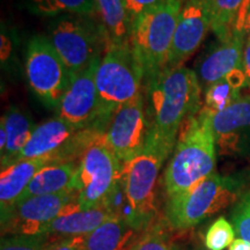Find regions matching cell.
<instances>
[{
    "label": "cell",
    "mask_w": 250,
    "mask_h": 250,
    "mask_svg": "<svg viewBox=\"0 0 250 250\" xmlns=\"http://www.w3.org/2000/svg\"><path fill=\"white\" fill-rule=\"evenodd\" d=\"M123 171L124 162L109 146L105 132L98 134L79 159L74 190L80 208H105Z\"/></svg>",
    "instance_id": "8992f818"
},
{
    "label": "cell",
    "mask_w": 250,
    "mask_h": 250,
    "mask_svg": "<svg viewBox=\"0 0 250 250\" xmlns=\"http://www.w3.org/2000/svg\"><path fill=\"white\" fill-rule=\"evenodd\" d=\"M242 68L245 71L247 80H248V86H250V37H248L243 48V57H242Z\"/></svg>",
    "instance_id": "836d02e7"
},
{
    "label": "cell",
    "mask_w": 250,
    "mask_h": 250,
    "mask_svg": "<svg viewBox=\"0 0 250 250\" xmlns=\"http://www.w3.org/2000/svg\"><path fill=\"white\" fill-rule=\"evenodd\" d=\"M167 223H155L139 234L129 250H182L168 232Z\"/></svg>",
    "instance_id": "d4e9b609"
},
{
    "label": "cell",
    "mask_w": 250,
    "mask_h": 250,
    "mask_svg": "<svg viewBox=\"0 0 250 250\" xmlns=\"http://www.w3.org/2000/svg\"><path fill=\"white\" fill-rule=\"evenodd\" d=\"M5 126L7 143L5 151L0 153L1 170L17 162L19 155L29 142L35 126L26 112L17 107L9 108L0 122Z\"/></svg>",
    "instance_id": "ffe728a7"
},
{
    "label": "cell",
    "mask_w": 250,
    "mask_h": 250,
    "mask_svg": "<svg viewBox=\"0 0 250 250\" xmlns=\"http://www.w3.org/2000/svg\"><path fill=\"white\" fill-rule=\"evenodd\" d=\"M95 80L103 114L109 122L121 105L143 94L145 72L129 42L107 46L100 61Z\"/></svg>",
    "instance_id": "52a82bcc"
},
{
    "label": "cell",
    "mask_w": 250,
    "mask_h": 250,
    "mask_svg": "<svg viewBox=\"0 0 250 250\" xmlns=\"http://www.w3.org/2000/svg\"><path fill=\"white\" fill-rule=\"evenodd\" d=\"M54 162L59 161L52 156L24 159L1 170V176H0L1 219H4L12 211L35 175L45 166L54 164Z\"/></svg>",
    "instance_id": "e0dca14e"
},
{
    "label": "cell",
    "mask_w": 250,
    "mask_h": 250,
    "mask_svg": "<svg viewBox=\"0 0 250 250\" xmlns=\"http://www.w3.org/2000/svg\"><path fill=\"white\" fill-rule=\"evenodd\" d=\"M123 1L131 23L134 19L161 4L164 0H123Z\"/></svg>",
    "instance_id": "f546056e"
},
{
    "label": "cell",
    "mask_w": 250,
    "mask_h": 250,
    "mask_svg": "<svg viewBox=\"0 0 250 250\" xmlns=\"http://www.w3.org/2000/svg\"><path fill=\"white\" fill-rule=\"evenodd\" d=\"M193 250H208V249H204L203 247H197V248H195Z\"/></svg>",
    "instance_id": "8d00e7d4"
},
{
    "label": "cell",
    "mask_w": 250,
    "mask_h": 250,
    "mask_svg": "<svg viewBox=\"0 0 250 250\" xmlns=\"http://www.w3.org/2000/svg\"><path fill=\"white\" fill-rule=\"evenodd\" d=\"M245 35L246 31L235 29L229 39L219 43L199 61L196 73L201 86L208 88L235 68H242Z\"/></svg>",
    "instance_id": "2e32d148"
},
{
    "label": "cell",
    "mask_w": 250,
    "mask_h": 250,
    "mask_svg": "<svg viewBox=\"0 0 250 250\" xmlns=\"http://www.w3.org/2000/svg\"><path fill=\"white\" fill-rule=\"evenodd\" d=\"M249 12H250V0H245L241 9H240V13L237 15V19H236V22H235L236 30L245 31L246 21H247V18H248Z\"/></svg>",
    "instance_id": "d6a6232c"
},
{
    "label": "cell",
    "mask_w": 250,
    "mask_h": 250,
    "mask_svg": "<svg viewBox=\"0 0 250 250\" xmlns=\"http://www.w3.org/2000/svg\"><path fill=\"white\" fill-rule=\"evenodd\" d=\"M175 144L149 126L142 152L131 161L124 162L125 192L132 206L137 232L143 233L154 221L159 175Z\"/></svg>",
    "instance_id": "277c9868"
},
{
    "label": "cell",
    "mask_w": 250,
    "mask_h": 250,
    "mask_svg": "<svg viewBox=\"0 0 250 250\" xmlns=\"http://www.w3.org/2000/svg\"><path fill=\"white\" fill-rule=\"evenodd\" d=\"M101 56L85 70L72 74L70 85L57 107V116L78 129L107 130L109 121L103 114L101 99L96 87V71Z\"/></svg>",
    "instance_id": "30bf717a"
},
{
    "label": "cell",
    "mask_w": 250,
    "mask_h": 250,
    "mask_svg": "<svg viewBox=\"0 0 250 250\" xmlns=\"http://www.w3.org/2000/svg\"><path fill=\"white\" fill-rule=\"evenodd\" d=\"M230 221L236 235L250 245V189L234 204Z\"/></svg>",
    "instance_id": "f1b7e54d"
},
{
    "label": "cell",
    "mask_w": 250,
    "mask_h": 250,
    "mask_svg": "<svg viewBox=\"0 0 250 250\" xmlns=\"http://www.w3.org/2000/svg\"><path fill=\"white\" fill-rule=\"evenodd\" d=\"M37 13L54 17L62 13L90 15L95 12V0H29Z\"/></svg>",
    "instance_id": "cb8c5ba5"
},
{
    "label": "cell",
    "mask_w": 250,
    "mask_h": 250,
    "mask_svg": "<svg viewBox=\"0 0 250 250\" xmlns=\"http://www.w3.org/2000/svg\"><path fill=\"white\" fill-rule=\"evenodd\" d=\"M101 132L104 131L78 129L62 118L56 116L35 127L17 162L42 156H52L59 162L79 161L89 144Z\"/></svg>",
    "instance_id": "9c48e42d"
},
{
    "label": "cell",
    "mask_w": 250,
    "mask_h": 250,
    "mask_svg": "<svg viewBox=\"0 0 250 250\" xmlns=\"http://www.w3.org/2000/svg\"><path fill=\"white\" fill-rule=\"evenodd\" d=\"M85 235L62 237L54 250H83Z\"/></svg>",
    "instance_id": "4dcf8cb0"
},
{
    "label": "cell",
    "mask_w": 250,
    "mask_h": 250,
    "mask_svg": "<svg viewBox=\"0 0 250 250\" xmlns=\"http://www.w3.org/2000/svg\"><path fill=\"white\" fill-rule=\"evenodd\" d=\"M74 199H78V192L68 190L56 195L31 197L19 203L1 219L2 236L46 234L62 208Z\"/></svg>",
    "instance_id": "7c38bea8"
},
{
    "label": "cell",
    "mask_w": 250,
    "mask_h": 250,
    "mask_svg": "<svg viewBox=\"0 0 250 250\" xmlns=\"http://www.w3.org/2000/svg\"><path fill=\"white\" fill-rule=\"evenodd\" d=\"M92 24L76 15L56 19L49 29V40L71 74L79 73L100 57V36ZM105 37V36H104Z\"/></svg>",
    "instance_id": "8fae6325"
},
{
    "label": "cell",
    "mask_w": 250,
    "mask_h": 250,
    "mask_svg": "<svg viewBox=\"0 0 250 250\" xmlns=\"http://www.w3.org/2000/svg\"><path fill=\"white\" fill-rule=\"evenodd\" d=\"M108 45L129 42L130 20L123 0H95Z\"/></svg>",
    "instance_id": "7402d4cb"
},
{
    "label": "cell",
    "mask_w": 250,
    "mask_h": 250,
    "mask_svg": "<svg viewBox=\"0 0 250 250\" xmlns=\"http://www.w3.org/2000/svg\"><path fill=\"white\" fill-rule=\"evenodd\" d=\"M210 29L208 4L201 0H188L175 29L167 67L183 66V62L201 46Z\"/></svg>",
    "instance_id": "5bb4252c"
},
{
    "label": "cell",
    "mask_w": 250,
    "mask_h": 250,
    "mask_svg": "<svg viewBox=\"0 0 250 250\" xmlns=\"http://www.w3.org/2000/svg\"><path fill=\"white\" fill-rule=\"evenodd\" d=\"M228 250H250V245L241 237H237L233 241L232 245L229 246Z\"/></svg>",
    "instance_id": "e575fe53"
},
{
    "label": "cell",
    "mask_w": 250,
    "mask_h": 250,
    "mask_svg": "<svg viewBox=\"0 0 250 250\" xmlns=\"http://www.w3.org/2000/svg\"><path fill=\"white\" fill-rule=\"evenodd\" d=\"M149 126L143 94L115 111L105 130V137L122 162L131 161L142 152Z\"/></svg>",
    "instance_id": "4fadbf2b"
},
{
    "label": "cell",
    "mask_w": 250,
    "mask_h": 250,
    "mask_svg": "<svg viewBox=\"0 0 250 250\" xmlns=\"http://www.w3.org/2000/svg\"><path fill=\"white\" fill-rule=\"evenodd\" d=\"M78 167H79V161L54 162L45 166L31 180L29 186L15 205L31 197L56 195L68 190H74Z\"/></svg>",
    "instance_id": "d6986e66"
},
{
    "label": "cell",
    "mask_w": 250,
    "mask_h": 250,
    "mask_svg": "<svg viewBox=\"0 0 250 250\" xmlns=\"http://www.w3.org/2000/svg\"><path fill=\"white\" fill-rule=\"evenodd\" d=\"M149 125L165 139L176 143L181 125L201 111V90L196 71L166 67L146 81Z\"/></svg>",
    "instance_id": "7a4b0ae2"
},
{
    "label": "cell",
    "mask_w": 250,
    "mask_h": 250,
    "mask_svg": "<svg viewBox=\"0 0 250 250\" xmlns=\"http://www.w3.org/2000/svg\"><path fill=\"white\" fill-rule=\"evenodd\" d=\"M182 0H164L130 23L129 44L145 72V81L167 67Z\"/></svg>",
    "instance_id": "5b68a950"
},
{
    "label": "cell",
    "mask_w": 250,
    "mask_h": 250,
    "mask_svg": "<svg viewBox=\"0 0 250 250\" xmlns=\"http://www.w3.org/2000/svg\"><path fill=\"white\" fill-rule=\"evenodd\" d=\"M240 98V90L234 89L224 78L206 88L205 108L213 112H219L229 107Z\"/></svg>",
    "instance_id": "4316f807"
},
{
    "label": "cell",
    "mask_w": 250,
    "mask_h": 250,
    "mask_svg": "<svg viewBox=\"0 0 250 250\" xmlns=\"http://www.w3.org/2000/svg\"><path fill=\"white\" fill-rule=\"evenodd\" d=\"M225 79L234 89L237 90H241L248 85V80H247V76L243 68H235V70L229 72Z\"/></svg>",
    "instance_id": "1f68e13d"
},
{
    "label": "cell",
    "mask_w": 250,
    "mask_h": 250,
    "mask_svg": "<svg viewBox=\"0 0 250 250\" xmlns=\"http://www.w3.org/2000/svg\"><path fill=\"white\" fill-rule=\"evenodd\" d=\"M71 76L49 37L37 35L29 41L26 51L27 81L46 107L57 109L70 85Z\"/></svg>",
    "instance_id": "ba28073f"
},
{
    "label": "cell",
    "mask_w": 250,
    "mask_h": 250,
    "mask_svg": "<svg viewBox=\"0 0 250 250\" xmlns=\"http://www.w3.org/2000/svg\"><path fill=\"white\" fill-rule=\"evenodd\" d=\"M249 14H250V12H249ZM249 14H248V15H249Z\"/></svg>",
    "instance_id": "f35d334b"
},
{
    "label": "cell",
    "mask_w": 250,
    "mask_h": 250,
    "mask_svg": "<svg viewBox=\"0 0 250 250\" xmlns=\"http://www.w3.org/2000/svg\"><path fill=\"white\" fill-rule=\"evenodd\" d=\"M245 0H208L211 30L220 42L233 35L235 22Z\"/></svg>",
    "instance_id": "603a6c76"
},
{
    "label": "cell",
    "mask_w": 250,
    "mask_h": 250,
    "mask_svg": "<svg viewBox=\"0 0 250 250\" xmlns=\"http://www.w3.org/2000/svg\"><path fill=\"white\" fill-rule=\"evenodd\" d=\"M201 1H205V2H208V0H201Z\"/></svg>",
    "instance_id": "74e56055"
},
{
    "label": "cell",
    "mask_w": 250,
    "mask_h": 250,
    "mask_svg": "<svg viewBox=\"0 0 250 250\" xmlns=\"http://www.w3.org/2000/svg\"><path fill=\"white\" fill-rule=\"evenodd\" d=\"M211 125L221 154H249L250 98H240L219 112L211 111Z\"/></svg>",
    "instance_id": "9a60e30c"
},
{
    "label": "cell",
    "mask_w": 250,
    "mask_h": 250,
    "mask_svg": "<svg viewBox=\"0 0 250 250\" xmlns=\"http://www.w3.org/2000/svg\"><path fill=\"white\" fill-rule=\"evenodd\" d=\"M245 31H246V33H247V31H248V33H249V37H250V14L248 15V18H247L246 26H245Z\"/></svg>",
    "instance_id": "d590c367"
},
{
    "label": "cell",
    "mask_w": 250,
    "mask_h": 250,
    "mask_svg": "<svg viewBox=\"0 0 250 250\" xmlns=\"http://www.w3.org/2000/svg\"><path fill=\"white\" fill-rule=\"evenodd\" d=\"M112 217L105 208L83 210L78 199H74L62 208L57 218L50 224L46 234L61 237L87 235Z\"/></svg>",
    "instance_id": "ac0fdd59"
},
{
    "label": "cell",
    "mask_w": 250,
    "mask_h": 250,
    "mask_svg": "<svg viewBox=\"0 0 250 250\" xmlns=\"http://www.w3.org/2000/svg\"><path fill=\"white\" fill-rule=\"evenodd\" d=\"M217 144L211 125V110L201 109L181 125L173 155L166 168V195H180L214 173Z\"/></svg>",
    "instance_id": "6da1fadb"
},
{
    "label": "cell",
    "mask_w": 250,
    "mask_h": 250,
    "mask_svg": "<svg viewBox=\"0 0 250 250\" xmlns=\"http://www.w3.org/2000/svg\"><path fill=\"white\" fill-rule=\"evenodd\" d=\"M61 239L51 234L5 235L1 236L0 250H54Z\"/></svg>",
    "instance_id": "484cf974"
},
{
    "label": "cell",
    "mask_w": 250,
    "mask_h": 250,
    "mask_svg": "<svg viewBox=\"0 0 250 250\" xmlns=\"http://www.w3.org/2000/svg\"><path fill=\"white\" fill-rule=\"evenodd\" d=\"M246 175L211 174L192 189L169 197L166 204L165 221L173 229L186 230L236 204L245 193Z\"/></svg>",
    "instance_id": "3957f363"
},
{
    "label": "cell",
    "mask_w": 250,
    "mask_h": 250,
    "mask_svg": "<svg viewBox=\"0 0 250 250\" xmlns=\"http://www.w3.org/2000/svg\"><path fill=\"white\" fill-rule=\"evenodd\" d=\"M139 234L122 219L112 217L85 235L83 250H129Z\"/></svg>",
    "instance_id": "44dd1931"
},
{
    "label": "cell",
    "mask_w": 250,
    "mask_h": 250,
    "mask_svg": "<svg viewBox=\"0 0 250 250\" xmlns=\"http://www.w3.org/2000/svg\"><path fill=\"white\" fill-rule=\"evenodd\" d=\"M235 240V230L232 223L225 217H219L208 227L205 234V248L208 250H225Z\"/></svg>",
    "instance_id": "83f0119b"
}]
</instances>
